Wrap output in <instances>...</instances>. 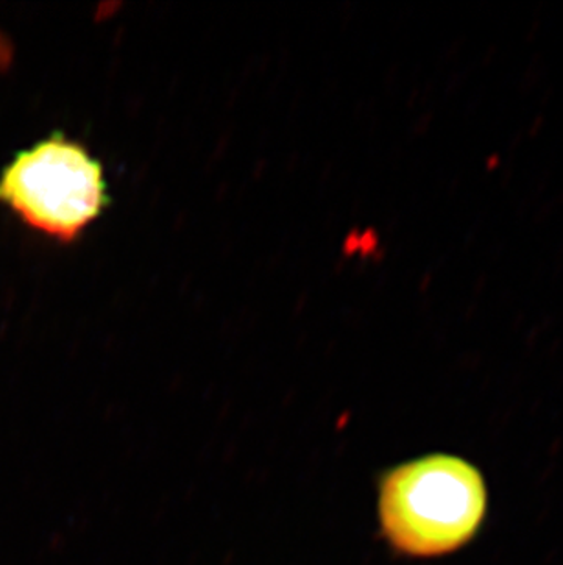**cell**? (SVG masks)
Returning a JSON list of instances; mask_svg holds the SVG:
<instances>
[{"label":"cell","mask_w":563,"mask_h":565,"mask_svg":"<svg viewBox=\"0 0 563 565\" xmlns=\"http://www.w3.org/2000/svg\"><path fill=\"white\" fill-rule=\"evenodd\" d=\"M487 514L484 476L465 459L432 454L390 470L381 481L379 516L399 553L442 556L478 534Z\"/></svg>","instance_id":"6da1fadb"},{"label":"cell","mask_w":563,"mask_h":565,"mask_svg":"<svg viewBox=\"0 0 563 565\" xmlns=\"http://www.w3.org/2000/svg\"><path fill=\"white\" fill-rule=\"evenodd\" d=\"M10 61V46L6 43V39L0 33V68H4L6 64Z\"/></svg>","instance_id":"3957f363"},{"label":"cell","mask_w":563,"mask_h":565,"mask_svg":"<svg viewBox=\"0 0 563 565\" xmlns=\"http://www.w3.org/2000/svg\"><path fill=\"white\" fill-rule=\"evenodd\" d=\"M0 203L33 230L68 242L107 207V182L102 163L57 132L6 167Z\"/></svg>","instance_id":"7a4b0ae2"}]
</instances>
